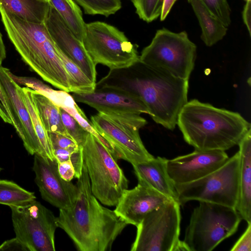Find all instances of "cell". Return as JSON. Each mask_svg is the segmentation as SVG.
<instances>
[{"instance_id":"obj_1","label":"cell","mask_w":251,"mask_h":251,"mask_svg":"<svg viewBox=\"0 0 251 251\" xmlns=\"http://www.w3.org/2000/svg\"><path fill=\"white\" fill-rule=\"evenodd\" d=\"M97 84L108 85L138 97L157 124L173 130L178 114L188 101L189 79L175 77L139 60L125 69L110 70Z\"/></svg>"},{"instance_id":"obj_2","label":"cell","mask_w":251,"mask_h":251,"mask_svg":"<svg viewBox=\"0 0 251 251\" xmlns=\"http://www.w3.org/2000/svg\"><path fill=\"white\" fill-rule=\"evenodd\" d=\"M78 194L73 205L59 209L58 227L80 251H108L127 225L93 195L86 165L77 179Z\"/></svg>"},{"instance_id":"obj_3","label":"cell","mask_w":251,"mask_h":251,"mask_svg":"<svg viewBox=\"0 0 251 251\" xmlns=\"http://www.w3.org/2000/svg\"><path fill=\"white\" fill-rule=\"evenodd\" d=\"M185 141L200 151H226L237 145L251 129L240 114L197 99L188 101L176 124Z\"/></svg>"},{"instance_id":"obj_4","label":"cell","mask_w":251,"mask_h":251,"mask_svg":"<svg viewBox=\"0 0 251 251\" xmlns=\"http://www.w3.org/2000/svg\"><path fill=\"white\" fill-rule=\"evenodd\" d=\"M0 14L7 36L22 60L44 80L71 92L69 75L44 23L22 20L1 5Z\"/></svg>"},{"instance_id":"obj_5","label":"cell","mask_w":251,"mask_h":251,"mask_svg":"<svg viewBox=\"0 0 251 251\" xmlns=\"http://www.w3.org/2000/svg\"><path fill=\"white\" fill-rule=\"evenodd\" d=\"M242 220L234 208L199 201L192 213L182 241L188 251H211L236 232Z\"/></svg>"},{"instance_id":"obj_6","label":"cell","mask_w":251,"mask_h":251,"mask_svg":"<svg viewBox=\"0 0 251 251\" xmlns=\"http://www.w3.org/2000/svg\"><path fill=\"white\" fill-rule=\"evenodd\" d=\"M82 148L93 195L104 205L116 206L128 186V180L123 170L93 134L88 133Z\"/></svg>"},{"instance_id":"obj_7","label":"cell","mask_w":251,"mask_h":251,"mask_svg":"<svg viewBox=\"0 0 251 251\" xmlns=\"http://www.w3.org/2000/svg\"><path fill=\"white\" fill-rule=\"evenodd\" d=\"M197 46L185 31L174 32L162 28L142 50L139 61L175 77L189 79L195 65Z\"/></svg>"},{"instance_id":"obj_8","label":"cell","mask_w":251,"mask_h":251,"mask_svg":"<svg viewBox=\"0 0 251 251\" xmlns=\"http://www.w3.org/2000/svg\"><path fill=\"white\" fill-rule=\"evenodd\" d=\"M91 120L94 128L111 144L119 159L134 165L154 157L145 148L139 135V129L147 123L140 115L98 112L91 116Z\"/></svg>"},{"instance_id":"obj_9","label":"cell","mask_w":251,"mask_h":251,"mask_svg":"<svg viewBox=\"0 0 251 251\" xmlns=\"http://www.w3.org/2000/svg\"><path fill=\"white\" fill-rule=\"evenodd\" d=\"M240 157L237 152L221 167L197 180L175 185L180 205L191 201L217 203L236 209Z\"/></svg>"},{"instance_id":"obj_10","label":"cell","mask_w":251,"mask_h":251,"mask_svg":"<svg viewBox=\"0 0 251 251\" xmlns=\"http://www.w3.org/2000/svg\"><path fill=\"white\" fill-rule=\"evenodd\" d=\"M82 43L94 64H102L110 70L128 68L139 60L136 45L123 31L103 22L86 24Z\"/></svg>"},{"instance_id":"obj_11","label":"cell","mask_w":251,"mask_h":251,"mask_svg":"<svg viewBox=\"0 0 251 251\" xmlns=\"http://www.w3.org/2000/svg\"><path fill=\"white\" fill-rule=\"evenodd\" d=\"M180 204L170 200L147 214L137 227L131 251H176L181 240Z\"/></svg>"},{"instance_id":"obj_12","label":"cell","mask_w":251,"mask_h":251,"mask_svg":"<svg viewBox=\"0 0 251 251\" xmlns=\"http://www.w3.org/2000/svg\"><path fill=\"white\" fill-rule=\"evenodd\" d=\"M16 237L30 251H55L57 217L35 200L24 206L10 207Z\"/></svg>"},{"instance_id":"obj_13","label":"cell","mask_w":251,"mask_h":251,"mask_svg":"<svg viewBox=\"0 0 251 251\" xmlns=\"http://www.w3.org/2000/svg\"><path fill=\"white\" fill-rule=\"evenodd\" d=\"M32 169L42 199L59 209L73 205L77 196V187L61 177L55 159L50 160L35 154Z\"/></svg>"},{"instance_id":"obj_14","label":"cell","mask_w":251,"mask_h":251,"mask_svg":"<svg viewBox=\"0 0 251 251\" xmlns=\"http://www.w3.org/2000/svg\"><path fill=\"white\" fill-rule=\"evenodd\" d=\"M75 101L87 104L104 114H148L142 101L135 95L113 86L96 83L90 92L73 93Z\"/></svg>"},{"instance_id":"obj_15","label":"cell","mask_w":251,"mask_h":251,"mask_svg":"<svg viewBox=\"0 0 251 251\" xmlns=\"http://www.w3.org/2000/svg\"><path fill=\"white\" fill-rule=\"evenodd\" d=\"M228 158L224 151L195 150L189 154L168 159L167 172L174 185L187 183L212 173Z\"/></svg>"},{"instance_id":"obj_16","label":"cell","mask_w":251,"mask_h":251,"mask_svg":"<svg viewBox=\"0 0 251 251\" xmlns=\"http://www.w3.org/2000/svg\"><path fill=\"white\" fill-rule=\"evenodd\" d=\"M44 25L56 47L77 65L91 81L97 83L96 66L82 42L75 36L50 5Z\"/></svg>"},{"instance_id":"obj_17","label":"cell","mask_w":251,"mask_h":251,"mask_svg":"<svg viewBox=\"0 0 251 251\" xmlns=\"http://www.w3.org/2000/svg\"><path fill=\"white\" fill-rule=\"evenodd\" d=\"M10 70L0 65V83L9 100L14 127L31 155L41 156V147L34 131L29 113L19 92L20 85L10 77Z\"/></svg>"},{"instance_id":"obj_18","label":"cell","mask_w":251,"mask_h":251,"mask_svg":"<svg viewBox=\"0 0 251 251\" xmlns=\"http://www.w3.org/2000/svg\"><path fill=\"white\" fill-rule=\"evenodd\" d=\"M171 200L141 182L124 191L114 210L127 225L137 226L149 213Z\"/></svg>"},{"instance_id":"obj_19","label":"cell","mask_w":251,"mask_h":251,"mask_svg":"<svg viewBox=\"0 0 251 251\" xmlns=\"http://www.w3.org/2000/svg\"><path fill=\"white\" fill-rule=\"evenodd\" d=\"M167 160L164 157H154L132 166L138 182L142 183L169 199L178 202L175 185L167 172Z\"/></svg>"},{"instance_id":"obj_20","label":"cell","mask_w":251,"mask_h":251,"mask_svg":"<svg viewBox=\"0 0 251 251\" xmlns=\"http://www.w3.org/2000/svg\"><path fill=\"white\" fill-rule=\"evenodd\" d=\"M238 145L240 157L238 198L236 209L242 220L251 223V128Z\"/></svg>"},{"instance_id":"obj_21","label":"cell","mask_w":251,"mask_h":251,"mask_svg":"<svg viewBox=\"0 0 251 251\" xmlns=\"http://www.w3.org/2000/svg\"><path fill=\"white\" fill-rule=\"evenodd\" d=\"M197 17L201 29V38L206 46L211 47L226 35L227 27L201 1L188 0Z\"/></svg>"},{"instance_id":"obj_22","label":"cell","mask_w":251,"mask_h":251,"mask_svg":"<svg viewBox=\"0 0 251 251\" xmlns=\"http://www.w3.org/2000/svg\"><path fill=\"white\" fill-rule=\"evenodd\" d=\"M0 5L25 21L44 24L50 4L43 0H0Z\"/></svg>"},{"instance_id":"obj_23","label":"cell","mask_w":251,"mask_h":251,"mask_svg":"<svg viewBox=\"0 0 251 251\" xmlns=\"http://www.w3.org/2000/svg\"><path fill=\"white\" fill-rule=\"evenodd\" d=\"M30 92L37 112L47 132H56L69 136L62 121L60 107L37 91L30 89Z\"/></svg>"},{"instance_id":"obj_24","label":"cell","mask_w":251,"mask_h":251,"mask_svg":"<svg viewBox=\"0 0 251 251\" xmlns=\"http://www.w3.org/2000/svg\"><path fill=\"white\" fill-rule=\"evenodd\" d=\"M75 36L82 42L86 31L81 10L74 0H49Z\"/></svg>"},{"instance_id":"obj_25","label":"cell","mask_w":251,"mask_h":251,"mask_svg":"<svg viewBox=\"0 0 251 251\" xmlns=\"http://www.w3.org/2000/svg\"><path fill=\"white\" fill-rule=\"evenodd\" d=\"M19 92L29 113L33 127L41 147V156L50 160L55 159L48 132L45 128L37 112L31 96L30 88L20 86Z\"/></svg>"},{"instance_id":"obj_26","label":"cell","mask_w":251,"mask_h":251,"mask_svg":"<svg viewBox=\"0 0 251 251\" xmlns=\"http://www.w3.org/2000/svg\"><path fill=\"white\" fill-rule=\"evenodd\" d=\"M34 193L22 188L12 181L0 179V204L21 206L35 200Z\"/></svg>"},{"instance_id":"obj_27","label":"cell","mask_w":251,"mask_h":251,"mask_svg":"<svg viewBox=\"0 0 251 251\" xmlns=\"http://www.w3.org/2000/svg\"><path fill=\"white\" fill-rule=\"evenodd\" d=\"M57 48L60 58L69 77L71 92L85 93L94 91L96 83L91 81L77 65Z\"/></svg>"},{"instance_id":"obj_28","label":"cell","mask_w":251,"mask_h":251,"mask_svg":"<svg viewBox=\"0 0 251 251\" xmlns=\"http://www.w3.org/2000/svg\"><path fill=\"white\" fill-rule=\"evenodd\" d=\"M88 15L105 17L115 14L122 7L120 0H74Z\"/></svg>"},{"instance_id":"obj_29","label":"cell","mask_w":251,"mask_h":251,"mask_svg":"<svg viewBox=\"0 0 251 251\" xmlns=\"http://www.w3.org/2000/svg\"><path fill=\"white\" fill-rule=\"evenodd\" d=\"M141 20L151 23L160 17L163 0H131Z\"/></svg>"},{"instance_id":"obj_30","label":"cell","mask_w":251,"mask_h":251,"mask_svg":"<svg viewBox=\"0 0 251 251\" xmlns=\"http://www.w3.org/2000/svg\"><path fill=\"white\" fill-rule=\"evenodd\" d=\"M63 126L69 136L82 147L89 133L69 113L60 107Z\"/></svg>"},{"instance_id":"obj_31","label":"cell","mask_w":251,"mask_h":251,"mask_svg":"<svg viewBox=\"0 0 251 251\" xmlns=\"http://www.w3.org/2000/svg\"><path fill=\"white\" fill-rule=\"evenodd\" d=\"M208 9L226 26L231 23V10L227 0H201Z\"/></svg>"},{"instance_id":"obj_32","label":"cell","mask_w":251,"mask_h":251,"mask_svg":"<svg viewBox=\"0 0 251 251\" xmlns=\"http://www.w3.org/2000/svg\"><path fill=\"white\" fill-rule=\"evenodd\" d=\"M38 92L44 95L54 104L64 110L74 108L77 105L72 95L65 91L55 90L50 88L47 91Z\"/></svg>"},{"instance_id":"obj_33","label":"cell","mask_w":251,"mask_h":251,"mask_svg":"<svg viewBox=\"0 0 251 251\" xmlns=\"http://www.w3.org/2000/svg\"><path fill=\"white\" fill-rule=\"evenodd\" d=\"M52 150L56 149L68 150L75 151L81 148L70 137L56 132H48Z\"/></svg>"},{"instance_id":"obj_34","label":"cell","mask_w":251,"mask_h":251,"mask_svg":"<svg viewBox=\"0 0 251 251\" xmlns=\"http://www.w3.org/2000/svg\"><path fill=\"white\" fill-rule=\"evenodd\" d=\"M9 75L12 79L18 84L26 86L33 90L41 92L45 91L50 88L40 80L33 77L18 76L13 74L10 71Z\"/></svg>"},{"instance_id":"obj_35","label":"cell","mask_w":251,"mask_h":251,"mask_svg":"<svg viewBox=\"0 0 251 251\" xmlns=\"http://www.w3.org/2000/svg\"><path fill=\"white\" fill-rule=\"evenodd\" d=\"M230 251H251V223H248V226L244 232L234 244Z\"/></svg>"},{"instance_id":"obj_36","label":"cell","mask_w":251,"mask_h":251,"mask_svg":"<svg viewBox=\"0 0 251 251\" xmlns=\"http://www.w3.org/2000/svg\"><path fill=\"white\" fill-rule=\"evenodd\" d=\"M57 163L58 172L63 179L71 181L75 178V170L70 160Z\"/></svg>"},{"instance_id":"obj_37","label":"cell","mask_w":251,"mask_h":251,"mask_svg":"<svg viewBox=\"0 0 251 251\" xmlns=\"http://www.w3.org/2000/svg\"><path fill=\"white\" fill-rule=\"evenodd\" d=\"M30 251L28 247L16 237L4 241L0 245V251Z\"/></svg>"},{"instance_id":"obj_38","label":"cell","mask_w":251,"mask_h":251,"mask_svg":"<svg viewBox=\"0 0 251 251\" xmlns=\"http://www.w3.org/2000/svg\"><path fill=\"white\" fill-rule=\"evenodd\" d=\"M242 18L250 36H251V0L246 1L242 11Z\"/></svg>"},{"instance_id":"obj_39","label":"cell","mask_w":251,"mask_h":251,"mask_svg":"<svg viewBox=\"0 0 251 251\" xmlns=\"http://www.w3.org/2000/svg\"><path fill=\"white\" fill-rule=\"evenodd\" d=\"M0 101L4 107L7 115L10 117L13 122V126L14 125V120L12 114L11 109L10 105L9 100L7 97L0 83Z\"/></svg>"},{"instance_id":"obj_40","label":"cell","mask_w":251,"mask_h":251,"mask_svg":"<svg viewBox=\"0 0 251 251\" xmlns=\"http://www.w3.org/2000/svg\"><path fill=\"white\" fill-rule=\"evenodd\" d=\"M176 0H163L160 19L161 21L165 20Z\"/></svg>"},{"instance_id":"obj_41","label":"cell","mask_w":251,"mask_h":251,"mask_svg":"<svg viewBox=\"0 0 251 251\" xmlns=\"http://www.w3.org/2000/svg\"><path fill=\"white\" fill-rule=\"evenodd\" d=\"M0 117L6 123L11 124L13 126V122L7 114L4 106L0 101Z\"/></svg>"},{"instance_id":"obj_42","label":"cell","mask_w":251,"mask_h":251,"mask_svg":"<svg viewBox=\"0 0 251 251\" xmlns=\"http://www.w3.org/2000/svg\"><path fill=\"white\" fill-rule=\"evenodd\" d=\"M6 57V50L2 39V34L0 31V65Z\"/></svg>"},{"instance_id":"obj_43","label":"cell","mask_w":251,"mask_h":251,"mask_svg":"<svg viewBox=\"0 0 251 251\" xmlns=\"http://www.w3.org/2000/svg\"><path fill=\"white\" fill-rule=\"evenodd\" d=\"M1 170H2V168L0 167V173Z\"/></svg>"},{"instance_id":"obj_44","label":"cell","mask_w":251,"mask_h":251,"mask_svg":"<svg viewBox=\"0 0 251 251\" xmlns=\"http://www.w3.org/2000/svg\"><path fill=\"white\" fill-rule=\"evenodd\" d=\"M245 0L246 1H249V0Z\"/></svg>"},{"instance_id":"obj_45","label":"cell","mask_w":251,"mask_h":251,"mask_svg":"<svg viewBox=\"0 0 251 251\" xmlns=\"http://www.w3.org/2000/svg\"><path fill=\"white\" fill-rule=\"evenodd\" d=\"M45 0V1H49V0Z\"/></svg>"}]
</instances>
